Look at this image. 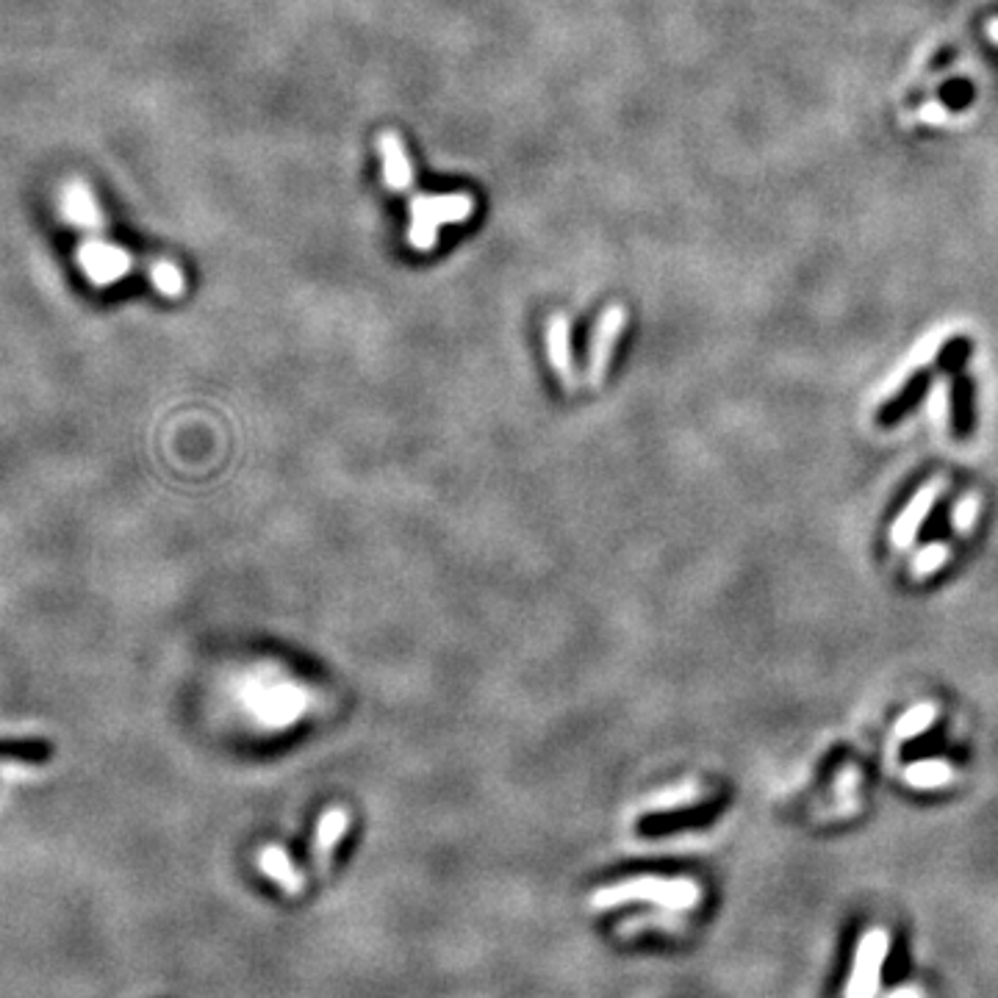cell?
Here are the masks:
<instances>
[{
  "instance_id": "obj_1",
  "label": "cell",
  "mask_w": 998,
  "mask_h": 998,
  "mask_svg": "<svg viewBox=\"0 0 998 998\" xmlns=\"http://www.w3.org/2000/svg\"><path fill=\"white\" fill-rule=\"evenodd\" d=\"M475 214V197L466 192L416 194L410 197L408 242L419 253H430L438 242V227L460 225Z\"/></svg>"
},
{
  "instance_id": "obj_2",
  "label": "cell",
  "mask_w": 998,
  "mask_h": 998,
  "mask_svg": "<svg viewBox=\"0 0 998 998\" xmlns=\"http://www.w3.org/2000/svg\"><path fill=\"white\" fill-rule=\"evenodd\" d=\"M624 325H627V308L619 303L608 305V308L599 314V319L593 322L591 338H588V364H585V377L591 386H602L610 360H613L615 342H619Z\"/></svg>"
},
{
  "instance_id": "obj_3",
  "label": "cell",
  "mask_w": 998,
  "mask_h": 998,
  "mask_svg": "<svg viewBox=\"0 0 998 998\" xmlns=\"http://www.w3.org/2000/svg\"><path fill=\"white\" fill-rule=\"evenodd\" d=\"M621 898H654L660 904H669V907H691L699 898V890L691 882L682 879H654V876H643V879L624 882V885L608 887L597 896V904H610L621 902Z\"/></svg>"
},
{
  "instance_id": "obj_4",
  "label": "cell",
  "mask_w": 998,
  "mask_h": 998,
  "mask_svg": "<svg viewBox=\"0 0 998 998\" xmlns=\"http://www.w3.org/2000/svg\"><path fill=\"white\" fill-rule=\"evenodd\" d=\"M78 266L94 286H111L131 272L133 258L125 247L103 238H86L78 247Z\"/></svg>"
},
{
  "instance_id": "obj_5",
  "label": "cell",
  "mask_w": 998,
  "mask_h": 998,
  "mask_svg": "<svg viewBox=\"0 0 998 998\" xmlns=\"http://www.w3.org/2000/svg\"><path fill=\"white\" fill-rule=\"evenodd\" d=\"M887 948H890V937L885 935V929H874L859 940L852 979H848L846 987V998H874L876 987H879V970L882 963H885Z\"/></svg>"
},
{
  "instance_id": "obj_6",
  "label": "cell",
  "mask_w": 998,
  "mask_h": 998,
  "mask_svg": "<svg viewBox=\"0 0 998 998\" xmlns=\"http://www.w3.org/2000/svg\"><path fill=\"white\" fill-rule=\"evenodd\" d=\"M543 347H547V360L554 375L560 377L566 391L577 388V369L574 355H571V325L566 314H552L547 319V333H543Z\"/></svg>"
},
{
  "instance_id": "obj_7",
  "label": "cell",
  "mask_w": 998,
  "mask_h": 998,
  "mask_svg": "<svg viewBox=\"0 0 998 998\" xmlns=\"http://www.w3.org/2000/svg\"><path fill=\"white\" fill-rule=\"evenodd\" d=\"M59 211L72 227H78V231L86 233L103 231V211H100L94 192L83 181H70L61 189Z\"/></svg>"
},
{
  "instance_id": "obj_8",
  "label": "cell",
  "mask_w": 998,
  "mask_h": 998,
  "mask_svg": "<svg viewBox=\"0 0 998 998\" xmlns=\"http://www.w3.org/2000/svg\"><path fill=\"white\" fill-rule=\"evenodd\" d=\"M935 371L926 366V369H915L913 375L904 380V386L893 394L890 399H885L879 410H876V425L879 427H896L898 421H904V416L913 414L915 408L920 405V399L926 397V391L931 388V380H935Z\"/></svg>"
},
{
  "instance_id": "obj_9",
  "label": "cell",
  "mask_w": 998,
  "mask_h": 998,
  "mask_svg": "<svg viewBox=\"0 0 998 998\" xmlns=\"http://www.w3.org/2000/svg\"><path fill=\"white\" fill-rule=\"evenodd\" d=\"M377 150H380L383 183L391 192H408L410 183H414V164H410L403 136L397 131H383L380 139H377Z\"/></svg>"
},
{
  "instance_id": "obj_10",
  "label": "cell",
  "mask_w": 998,
  "mask_h": 998,
  "mask_svg": "<svg viewBox=\"0 0 998 998\" xmlns=\"http://www.w3.org/2000/svg\"><path fill=\"white\" fill-rule=\"evenodd\" d=\"M974 399H976V388L974 380L968 375H954L951 377V388H948V410H951V436L965 441L970 438L976 427V408H974Z\"/></svg>"
},
{
  "instance_id": "obj_11",
  "label": "cell",
  "mask_w": 998,
  "mask_h": 998,
  "mask_svg": "<svg viewBox=\"0 0 998 998\" xmlns=\"http://www.w3.org/2000/svg\"><path fill=\"white\" fill-rule=\"evenodd\" d=\"M53 757V743L44 737H0V765H44Z\"/></svg>"
},
{
  "instance_id": "obj_12",
  "label": "cell",
  "mask_w": 998,
  "mask_h": 998,
  "mask_svg": "<svg viewBox=\"0 0 998 998\" xmlns=\"http://www.w3.org/2000/svg\"><path fill=\"white\" fill-rule=\"evenodd\" d=\"M347 826H349L347 809H342V807L325 809L319 818V826H316V841H314L316 857H322V859L330 857V854L336 852L338 843H342Z\"/></svg>"
},
{
  "instance_id": "obj_13",
  "label": "cell",
  "mask_w": 998,
  "mask_h": 998,
  "mask_svg": "<svg viewBox=\"0 0 998 998\" xmlns=\"http://www.w3.org/2000/svg\"><path fill=\"white\" fill-rule=\"evenodd\" d=\"M926 100H931V103L943 105V109H948V111H965L974 105L976 83L965 75L948 78V81H943L940 86H935V94H926Z\"/></svg>"
},
{
  "instance_id": "obj_14",
  "label": "cell",
  "mask_w": 998,
  "mask_h": 998,
  "mask_svg": "<svg viewBox=\"0 0 998 998\" xmlns=\"http://www.w3.org/2000/svg\"><path fill=\"white\" fill-rule=\"evenodd\" d=\"M713 807H674V809H660V813L649 815L646 832H674L680 826H696L704 824L707 818H713Z\"/></svg>"
},
{
  "instance_id": "obj_15",
  "label": "cell",
  "mask_w": 998,
  "mask_h": 998,
  "mask_svg": "<svg viewBox=\"0 0 998 998\" xmlns=\"http://www.w3.org/2000/svg\"><path fill=\"white\" fill-rule=\"evenodd\" d=\"M937 488H940V482H931V486H926L924 491H920L918 497L909 502L907 513H904L902 519L896 521V527H893V541L896 543L909 541V536L915 532V527H918L920 521L926 519V513L931 510V502H935V497H937Z\"/></svg>"
},
{
  "instance_id": "obj_16",
  "label": "cell",
  "mask_w": 998,
  "mask_h": 998,
  "mask_svg": "<svg viewBox=\"0 0 998 998\" xmlns=\"http://www.w3.org/2000/svg\"><path fill=\"white\" fill-rule=\"evenodd\" d=\"M150 283L155 286V292L170 299L183 297V292H186V277H183L181 266L166 258H159L150 264Z\"/></svg>"
},
{
  "instance_id": "obj_17",
  "label": "cell",
  "mask_w": 998,
  "mask_h": 998,
  "mask_svg": "<svg viewBox=\"0 0 998 998\" xmlns=\"http://www.w3.org/2000/svg\"><path fill=\"white\" fill-rule=\"evenodd\" d=\"M970 353H974V342L968 336H951L943 342V347L937 349V371H946V375H959L968 364Z\"/></svg>"
},
{
  "instance_id": "obj_18",
  "label": "cell",
  "mask_w": 998,
  "mask_h": 998,
  "mask_svg": "<svg viewBox=\"0 0 998 998\" xmlns=\"http://www.w3.org/2000/svg\"><path fill=\"white\" fill-rule=\"evenodd\" d=\"M261 868H264L269 876H275L281 885H286L288 890H294V887L299 885L297 870L292 868V863H288V857L283 848H277V846L264 848V852H261Z\"/></svg>"
},
{
  "instance_id": "obj_19",
  "label": "cell",
  "mask_w": 998,
  "mask_h": 998,
  "mask_svg": "<svg viewBox=\"0 0 998 998\" xmlns=\"http://www.w3.org/2000/svg\"><path fill=\"white\" fill-rule=\"evenodd\" d=\"M948 530H951V513H948L946 505H937L935 510L926 513V521H924V527H920L918 538L924 543H935L937 538L946 536Z\"/></svg>"
},
{
  "instance_id": "obj_20",
  "label": "cell",
  "mask_w": 998,
  "mask_h": 998,
  "mask_svg": "<svg viewBox=\"0 0 998 998\" xmlns=\"http://www.w3.org/2000/svg\"><path fill=\"white\" fill-rule=\"evenodd\" d=\"M957 55H959V48H954V44H943V48L937 50V53L929 59V64H926V72H929V75H935V72L946 70V67L951 64V61H957Z\"/></svg>"
},
{
  "instance_id": "obj_21",
  "label": "cell",
  "mask_w": 998,
  "mask_h": 998,
  "mask_svg": "<svg viewBox=\"0 0 998 998\" xmlns=\"http://www.w3.org/2000/svg\"><path fill=\"white\" fill-rule=\"evenodd\" d=\"M929 721H931V707H920L918 713L907 715L898 730H902V735H918V732L924 730V724H929Z\"/></svg>"
},
{
  "instance_id": "obj_22",
  "label": "cell",
  "mask_w": 998,
  "mask_h": 998,
  "mask_svg": "<svg viewBox=\"0 0 998 998\" xmlns=\"http://www.w3.org/2000/svg\"><path fill=\"white\" fill-rule=\"evenodd\" d=\"M943 558H946V549H943V547L929 549V552H924V558H920L918 563H915V571H929V569H935V566H940V563H943Z\"/></svg>"
},
{
  "instance_id": "obj_23",
  "label": "cell",
  "mask_w": 998,
  "mask_h": 998,
  "mask_svg": "<svg viewBox=\"0 0 998 998\" xmlns=\"http://www.w3.org/2000/svg\"><path fill=\"white\" fill-rule=\"evenodd\" d=\"M909 780L913 782H943L946 780V768H937V765H931V768H926V771L915 768Z\"/></svg>"
},
{
  "instance_id": "obj_24",
  "label": "cell",
  "mask_w": 998,
  "mask_h": 998,
  "mask_svg": "<svg viewBox=\"0 0 998 998\" xmlns=\"http://www.w3.org/2000/svg\"><path fill=\"white\" fill-rule=\"evenodd\" d=\"M890 998H920V996H918V992H915V990H909V987H904V990H896V992H893Z\"/></svg>"
},
{
  "instance_id": "obj_25",
  "label": "cell",
  "mask_w": 998,
  "mask_h": 998,
  "mask_svg": "<svg viewBox=\"0 0 998 998\" xmlns=\"http://www.w3.org/2000/svg\"><path fill=\"white\" fill-rule=\"evenodd\" d=\"M996 14H998V6H996Z\"/></svg>"
}]
</instances>
